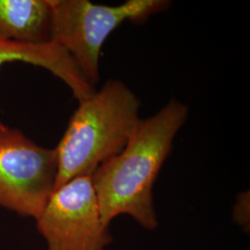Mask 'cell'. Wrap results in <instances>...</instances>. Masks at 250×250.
Here are the masks:
<instances>
[{
  "mask_svg": "<svg viewBox=\"0 0 250 250\" xmlns=\"http://www.w3.org/2000/svg\"><path fill=\"white\" fill-rule=\"evenodd\" d=\"M188 117V106L171 99L153 116L141 120L125 148L94 173L100 216L106 226L126 214L145 229L158 227L153 186Z\"/></svg>",
  "mask_w": 250,
  "mask_h": 250,
  "instance_id": "1",
  "label": "cell"
},
{
  "mask_svg": "<svg viewBox=\"0 0 250 250\" xmlns=\"http://www.w3.org/2000/svg\"><path fill=\"white\" fill-rule=\"evenodd\" d=\"M140 101L124 82L108 80L79 102L60 143L55 188L99 167L125 148L141 123Z\"/></svg>",
  "mask_w": 250,
  "mask_h": 250,
  "instance_id": "2",
  "label": "cell"
},
{
  "mask_svg": "<svg viewBox=\"0 0 250 250\" xmlns=\"http://www.w3.org/2000/svg\"><path fill=\"white\" fill-rule=\"evenodd\" d=\"M52 9V41L70 54L84 79L95 87L99 59L108 36L125 21H142L170 6L164 0H128L118 6L88 0H48Z\"/></svg>",
  "mask_w": 250,
  "mask_h": 250,
  "instance_id": "3",
  "label": "cell"
},
{
  "mask_svg": "<svg viewBox=\"0 0 250 250\" xmlns=\"http://www.w3.org/2000/svg\"><path fill=\"white\" fill-rule=\"evenodd\" d=\"M57 171L55 148L0 122V207L36 220L54 191Z\"/></svg>",
  "mask_w": 250,
  "mask_h": 250,
  "instance_id": "4",
  "label": "cell"
},
{
  "mask_svg": "<svg viewBox=\"0 0 250 250\" xmlns=\"http://www.w3.org/2000/svg\"><path fill=\"white\" fill-rule=\"evenodd\" d=\"M36 224L47 250H104L112 242L101 220L92 176L54 189Z\"/></svg>",
  "mask_w": 250,
  "mask_h": 250,
  "instance_id": "5",
  "label": "cell"
},
{
  "mask_svg": "<svg viewBox=\"0 0 250 250\" xmlns=\"http://www.w3.org/2000/svg\"><path fill=\"white\" fill-rule=\"evenodd\" d=\"M16 62L32 64L51 72L72 90L79 102L96 92L95 87L84 79L70 54L54 41L28 44L0 38V68Z\"/></svg>",
  "mask_w": 250,
  "mask_h": 250,
  "instance_id": "6",
  "label": "cell"
},
{
  "mask_svg": "<svg viewBox=\"0 0 250 250\" xmlns=\"http://www.w3.org/2000/svg\"><path fill=\"white\" fill-rule=\"evenodd\" d=\"M0 38L28 44L51 42L48 0H0Z\"/></svg>",
  "mask_w": 250,
  "mask_h": 250,
  "instance_id": "7",
  "label": "cell"
}]
</instances>
